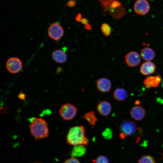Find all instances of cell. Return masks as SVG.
<instances>
[{
    "instance_id": "4316f807",
    "label": "cell",
    "mask_w": 163,
    "mask_h": 163,
    "mask_svg": "<svg viewBox=\"0 0 163 163\" xmlns=\"http://www.w3.org/2000/svg\"><path fill=\"white\" fill-rule=\"evenodd\" d=\"M82 18L81 14L79 13L76 15L75 17V20L78 22H80L81 19Z\"/></svg>"
},
{
    "instance_id": "8fae6325",
    "label": "cell",
    "mask_w": 163,
    "mask_h": 163,
    "mask_svg": "<svg viewBox=\"0 0 163 163\" xmlns=\"http://www.w3.org/2000/svg\"><path fill=\"white\" fill-rule=\"evenodd\" d=\"M97 87L101 92L106 93L109 92L111 87L110 81L105 78L98 79L96 83Z\"/></svg>"
},
{
    "instance_id": "44dd1931",
    "label": "cell",
    "mask_w": 163,
    "mask_h": 163,
    "mask_svg": "<svg viewBox=\"0 0 163 163\" xmlns=\"http://www.w3.org/2000/svg\"><path fill=\"white\" fill-rule=\"evenodd\" d=\"M138 163H156L154 157L150 155H145L142 157L138 161Z\"/></svg>"
},
{
    "instance_id": "30bf717a",
    "label": "cell",
    "mask_w": 163,
    "mask_h": 163,
    "mask_svg": "<svg viewBox=\"0 0 163 163\" xmlns=\"http://www.w3.org/2000/svg\"><path fill=\"white\" fill-rule=\"evenodd\" d=\"M161 81V76L158 75L147 77L144 80L143 83L146 88H155L158 86Z\"/></svg>"
},
{
    "instance_id": "5b68a950",
    "label": "cell",
    "mask_w": 163,
    "mask_h": 163,
    "mask_svg": "<svg viewBox=\"0 0 163 163\" xmlns=\"http://www.w3.org/2000/svg\"><path fill=\"white\" fill-rule=\"evenodd\" d=\"M77 112L76 107L69 103L66 104L62 105L59 110L61 117L64 120H67L72 119L75 116Z\"/></svg>"
},
{
    "instance_id": "6da1fadb",
    "label": "cell",
    "mask_w": 163,
    "mask_h": 163,
    "mask_svg": "<svg viewBox=\"0 0 163 163\" xmlns=\"http://www.w3.org/2000/svg\"><path fill=\"white\" fill-rule=\"evenodd\" d=\"M30 123L29 125L31 134L36 140L47 137L49 134L48 124L41 118L33 117L29 119Z\"/></svg>"
},
{
    "instance_id": "f546056e",
    "label": "cell",
    "mask_w": 163,
    "mask_h": 163,
    "mask_svg": "<svg viewBox=\"0 0 163 163\" xmlns=\"http://www.w3.org/2000/svg\"><path fill=\"white\" fill-rule=\"evenodd\" d=\"M162 87L163 88V79L162 81Z\"/></svg>"
},
{
    "instance_id": "83f0119b",
    "label": "cell",
    "mask_w": 163,
    "mask_h": 163,
    "mask_svg": "<svg viewBox=\"0 0 163 163\" xmlns=\"http://www.w3.org/2000/svg\"><path fill=\"white\" fill-rule=\"evenodd\" d=\"M26 95L23 93H21L18 95V97L22 100L25 99Z\"/></svg>"
},
{
    "instance_id": "e0dca14e",
    "label": "cell",
    "mask_w": 163,
    "mask_h": 163,
    "mask_svg": "<svg viewBox=\"0 0 163 163\" xmlns=\"http://www.w3.org/2000/svg\"><path fill=\"white\" fill-rule=\"evenodd\" d=\"M127 93L123 88H117L114 91L113 96L116 100L119 101H123L125 100L127 97Z\"/></svg>"
},
{
    "instance_id": "277c9868",
    "label": "cell",
    "mask_w": 163,
    "mask_h": 163,
    "mask_svg": "<svg viewBox=\"0 0 163 163\" xmlns=\"http://www.w3.org/2000/svg\"><path fill=\"white\" fill-rule=\"evenodd\" d=\"M119 129L121 132L120 136L122 139L133 135L137 130L136 123L129 120H123L120 125Z\"/></svg>"
},
{
    "instance_id": "ac0fdd59",
    "label": "cell",
    "mask_w": 163,
    "mask_h": 163,
    "mask_svg": "<svg viewBox=\"0 0 163 163\" xmlns=\"http://www.w3.org/2000/svg\"><path fill=\"white\" fill-rule=\"evenodd\" d=\"M85 146L77 145L74 146L71 153L72 157H80L84 156L86 152V148Z\"/></svg>"
},
{
    "instance_id": "cb8c5ba5",
    "label": "cell",
    "mask_w": 163,
    "mask_h": 163,
    "mask_svg": "<svg viewBox=\"0 0 163 163\" xmlns=\"http://www.w3.org/2000/svg\"><path fill=\"white\" fill-rule=\"evenodd\" d=\"M64 163H80L79 161L74 157H72L67 159Z\"/></svg>"
},
{
    "instance_id": "ffe728a7",
    "label": "cell",
    "mask_w": 163,
    "mask_h": 163,
    "mask_svg": "<svg viewBox=\"0 0 163 163\" xmlns=\"http://www.w3.org/2000/svg\"><path fill=\"white\" fill-rule=\"evenodd\" d=\"M101 30L103 34L105 36H109L111 34V28L108 24L104 23L101 26Z\"/></svg>"
},
{
    "instance_id": "7a4b0ae2",
    "label": "cell",
    "mask_w": 163,
    "mask_h": 163,
    "mask_svg": "<svg viewBox=\"0 0 163 163\" xmlns=\"http://www.w3.org/2000/svg\"><path fill=\"white\" fill-rule=\"evenodd\" d=\"M85 129L83 126H78L71 128L66 136V142L72 145H86L88 140L85 136Z\"/></svg>"
},
{
    "instance_id": "f1b7e54d",
    "label": "cell",
    "mask_w": 163,
    "mask_h": 163,
    "mask_svg": "<svg viewBox=\"0 0 163 163\" xmlns=\"http://www.w3.org/2000/svg\"><path fill=\"white\" fill-rule=\"evenodd\" d=\"M84 28L88 30H90L91 29L92 27L90 24H88L84 25Z\"/></svg>"
},
{
    "instance_id": "7402d4cb",
    "label": "cell",
    "mask_w": 163,
    "mask_h": 163,
    "mask_svg": "<svg viewBox=\"0 0 163 163\" xmlns=\"http://www.w3.org/2000/svg\"><path fill=\"white\" fill-rule=\"evenodd\" d=\"M113 133L112 130L109 128H107L102 132V135L106 139H110L112 136Z\"/></svg>"
},
{
    "instance_id": "603a6c76",
    "label": "cell",
    "mask_w": 163,
    "mask_h": 163,
    "mask_svg": "<svg viewBox=\"0 0 163 163\" xmlns=\"http://www.w3.org/2000/svg\"><path fill=\"white\" fill-rule=\"evenodd\" d=\"M94 163H109L108 159L105 156L101 155L98 156L95 159L93 160Z\"/></svg>"
},
{
    "instance_id": "d6986e66",
    "label": "cell",
    "mask_w": 163,
    "mask_h": 163,
    "mask_svg": "<svg viewBox=\"0 0 163 163\" xmlns=\"http://www.w3.org/2000/svg\"><path fill=\"white\" fill-rule=\"evenodd\" d=\"M82 117L86 120L90 125L92 126L95 125L97 120L95 112L93 111H90L86 113Z\"/></svg>"
},
{
    "instance_id": "8992f818",
    "label": "cell",
    "mask_w": 163,
    "mask_h": 163,
    "mask_svg": "<svg viewBox=\"0 0 163 163\" xmlns=\"http://www.w3.org/2000/svg\"><path fill=\"white\" fill-rule=\"evenodd\" d=\"M64 30L61 25L58 22L52 24L48 28V34L51 38L58 41L63 36Z\"/></svg>"
},
{
    "instance_id": "9a60e30c",
    "label": "cell",
    "mask_w": 163,
    "mask_h": 163,
    "mask_svg": "<svg viewBox=\"0 0 163 163\" xmlns=\"http://www.w3.org/2000/svg\"><path fill=\"white\" fill-rule=\"evenodd\" d=\"M54 60L58 63H63L66 62L67 55L66 52L61 50H54L52 54Z\"/></svg>"
},
{
    "instance_id": "5bb4252c",
    "label": "cell",
    "mask_w": 163,
    "mask_h": 163,
    "mask_svg": "<svg viewBox=\"0 0 163 163\" xmlns=\"http://www.w3.org/2000/svg\"><path fill=\"white\" fill-rule=\"evenodd\" d=\"M156 66L152 62L148 61L143 63L141 66L140 71L144 75H148L155 72Z\"/></svg>"
},
{
    "instance_id": "3957f363",
    "label": "cell",
    "mask_w": 163,
    "mask_h": 163,
    "mask_svg": "<svg viewBox=\"0 0 163 163\" xmlns=\"http://www.w3.org/2000/svg\"><path fill=\"white\" fill-rule=\"evenodd\" d=\"M97 0L104 9V15L108 11L114 19L118 20L126 13L124 7L118 0Z\"/></svg>"
},
{
    "instance_id": "2e32d148",
    "label": "cell",
    "mask_w": 163,
    "mask_h": 163,
    "mask_svg": "<svg viewBox=\"0 0 163 163\" xmlns=\"http://www.w3.org/2000/svg\"><path fill=\"white\" fill-rule=\"evenodd\" d=\"M140 55L143 60L150 61L154 59L155 56V53L152 49L150 47H146L141 50Z\"/></svg>"
},
{
    "instance_id": "d4e9b609",
    "label": "cell",
    "mask_w": 163,
    "mask_h": 163,
    "mask_svg": "<svg viewBox=\"0 0 163 163\" xmlns=\"http://www.w3.org/2000/svg\"><path fill=\"white\" fill-rule=\"evenodd\" d=\"M76 4V2L75 0H70L68 1L64 6H68L69 7H72L75 6Z\"/></svg>"
},
{
    "instance_id": "484cf974",
    "label": "cell",
    "mask_w": 163,
    "mask_h": 163,
    "mask_svg": "<svg viewBox=\"0 0 163 163\" xmlns=\"http://www.w3.org/2000/svg\"><path fill=\"white\" fill-rule=\"evenodd\" d=\"M80 22L85 25L88 24L89 21L87 18H82L81 19Z\"/></svg>"
},
{
    "instance_id": "4fadbf2b",
    "label": "cell",
    "mask_w": 163,
    "mask_h": 163,
    "mask_svg": "<svg viewBox=\"0 0 163 163\" xmlns=\"http://www.w3.org/2000/svg\"><path fill=\"white\" fill-rule=\"evenodd\" d=\"M112 107L110 104L106 101H102L97 105V110L98 113L103 116L109 115L111 110Z\"/></svg>"
},
{
    "instance_id": "52a82bcc",
    "label": "cell",
    "mask_w": 163,
    "mask_h": 163,
    "mask_svg": "<svg viewBox=\"0 0 163 163\" xmlns=\"http://www.w3.org/2000/svg\"><path fill=\"white\" fill-rule=\"evenodd\" d=\"M6 66L8 71L11 73H16L22 69L23 65L21 60L17 57L9 58L6 63Z\"/></svg>"
},
{
    "instance_id": "9c48e42d",
    "label": "cell",
    "mask_w": 163,
    "mask_h": 163,
    "mask_svg": "<svg viewBox=\"0 0 163 163\" xmlns=\"http://www.w3.org/2000/svg\"><path fill=\"white\" fill-rule=\"evenodd\" d=\"M125 61L128 66L135 67L138 66L141 62L139 54L136 51H132L128 53L125 56Z\"/></svg>"
},
{
    "instance_id": "ba28073f",
    "label": "cell",
    "mask_w": 163,
    "mask_h": 163,
    "mask_svg": "<svg viewBox=\"0 0 163 163\" xmlns=\"http://www.w3.org/2000/svg\"><path fill=\"white\" fill-rule=\"evenodd\" d=\"M133 8L137 14L144 15L149 12L150 6L147 0H137L134 3Z\"/></svg>"
},
{
    "instance_id": "7c38bea8",
    "label": "cell",
    "mask_w": 163,
    "mask_h": 163,
    "mask_svg": "<svg viewBox=\"0 0 163 163\" xmlns=\"http://www.w3.org/2000/svg\"><path fill=\"white\" fill-rule=\"evenodd\" d=\"M130 114L133 119L137 121L140 120L144 118L145 115V110L142 107L136 105L131 109Z\"/></svg>"
}]
</instances>
